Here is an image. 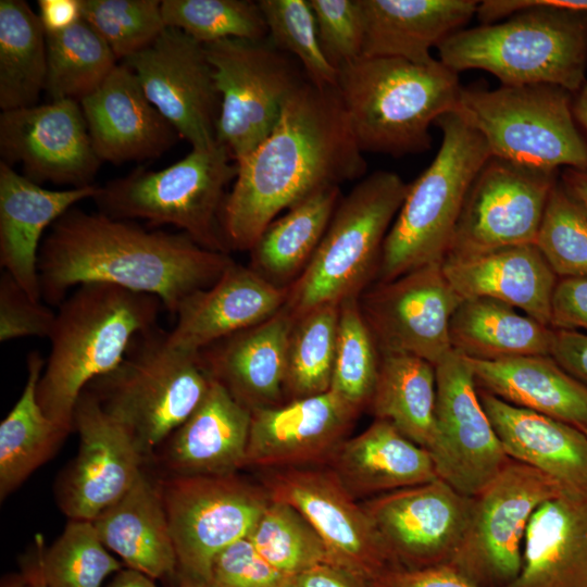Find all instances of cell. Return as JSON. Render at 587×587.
Wrapping results in <instances>:
<instances>
[{
	"label": "cell",
	"mask_w": 587,
	"mask_h": 587,
	"mask_svg": "<svg viewBox=\"0 0 587 587\" xmlns=\"http://www.w3.org/2000/svg\"><path fill=\"white\" fill-rule=\"evenodd\" d=\"M22 571H24L29 576V578L33 582L34 587H47L42 583V580L40 579V577L37 574L36 570L33 567V565L28 561L25 562V564L23 565Z\"/></svg>",
	"instance_id": "obj_61"
},
{
	"label": "cell",
	"mask_w": 587,
	"mask_h": 587,
	"mask_svg": "<svg viewBox=\"0 0 587 587\" xmlns=\"http://www.w3.org/2000/svg\"><path fill=\"white\" fill-rule=\"evenodd\" d=\"M476 15L479 26L437 47L452 71L478 68L502 86L549 84L573 95L587 83V12L558 0H486Z\"/></svg>",
	"instance_id": "obj_3"
},
{
	"label": "cell",
	"mask_w": 587,
	"mask_h": 587,
	"mask_svg": "<svg viewBox=\"0 0 587 587\" xmlns=\"http://www.w3.org/2000/svg\"><path fill=\"white\" fill-rule=\"evenodd\" d=\"M250 424L251 411L213 378L200 404L161 445V459L171 475L235 474L245 467Z\"/></svg>",
	"instance_id": "obj_28"
},
{
	"label": "cell",
	"mask_w": 587,
	"mask_h": 587,
	"mask_svg": "<svg viewBox=\"0 0 587 587\" xmlns=\"http://www.w3.org/2000/svg\"><path fill=\"white\" fill-rule=\"evenodd\" d=\"M507 587H587V496L564 492L534 511Z\"/></svg>",
	"instance_id": "obj_31"
},
{
	"label": "cell",
	"mask_w": 587,
	"mask_h": 587,
	"mask_svg": "<svg viewBox=\"0 0 587 587\" xmlns=\"http://www.w3.org/2000/svg\"><path fill=\"white\" fill-rule=\"evenodd\" d=\"M46 76V32L39 15L24 0H1V110L36 105L45 90Z\"/></svg>",
	"instance_id": "obj_39"
},
{
	"label": "cell",
	"mask_w": 587,
	"mask_h": 587,
	"mask_svg": "<svg viewBox=\"0 0 587 587\" xmlns=\"http://www.w3.org/2000/svg\"><path fill=\"white\" fill-rule=\"evenodd\" d=\"M551 357L587 386V333L553 328Z\"/></svg>",
	"instance_id": "obj_54"
},
{
	"label": "cell",
	"mask_w": 587,
	"mask_h": 587,
	"mask_svg": "<svg viewBox=\"0 0 587 587\" xmlns=\"http://www.w3.org/2000/svg\"><path fill=\"white\" fill-rule=\"evenodd\" d=\"M292 575L267 563L247 538L224 549L214 560L205 587H290Z\"/></svg>",
	"instance_id": "obj_50"
},
{
	"label": "cell",
	"mask_w": 587,
	"mask_h": 587,
	"mask_svg": "<svg viewBox=\"0 0 587 587\" xmlns=\"http://www.w3.org/2000/svg\"><path fill=\"white\" fill-rule=\"evenodd\" d=\"M161 12L165 26L178 28L202 45L268 36L258 1L162 0Z\"/></svg>",
	"instance_id": "obj_45"
},
{
	"label": "cell",
	"mask_w": 587,
	"mask_h": 587,
	"mask_svg": "<svg viewBox=\"0 0 587 587\" xmlns=\"http://www.w3.org/2000/svg\"><path fill=\"white\" fill-rule=\"evenodd\" d=\"M408 186L394 172L376 171L341 197L313 257L288 287L285 307L294 319L360 297L370 286Z\"/></svg>",
	"instance_id": "obj_8"
},
{
	"label": "cell",
	"mask_w": 587,
	"mask_h": 587,
	"mask_svg": "<svg viewBox=\"0 0 587 587\" xmlns=\"http://www.w3.org/2000/svg\"><path fill=\"white\" fill-rule=\"evenodd\" d=\"M248 539L267 563L288 575L328 562L314 528L294 507L280 501L271 499Z\"/></svg>",
	"instance_id": "obj_44"
},
{
	"label": "cell",
	"mask_w": 587,
	"mask_h": 587,
	"mask_svg": "<svg viewBox=\"0 0 587 587\" xmlns=\"http://www.w3.org/2000/svg\"><path fill=\"white\" fill-rule=\"evenodd\" d=\"M108 587H158L151 577L132 570L122 569L116 572Z\"/></svg>",
	"instance_id": "obj_58"
},
{
	"label": "cell",
	"mask_w": 587,
	"mask_h": 587,
	"mask_svg": "<svg viewBox=\"0 0 587 587\" xmlns=\"http://www.w3.org/2000/svg\"><path fill=\"white\" fill-rule=\"evenodd\" d=\"M176 557L177 580L207 585L215 558L247 538L271 501L263 486L227 475H170L158 484Z\"/></svg>",
	"instance_id": "obj_12"
},
{
	"label": "cell",
	"mask_w": 587,
	"mask_h": 587,
	"mask_svg": "<svg viewBox=\"0 0 587 587\" xmlns=\"http://www.w3.org/2000/svg\"><path fill=\"white\" fill-rule=\"evenodd\" d=\"M79 104L101 162L121 164L158 158L180 138L124 63L117 64Z\"/></svg>",
	"instance_id": "obj_23"
},
{
	"label": "cell",
	"mask_w": 587,
	"mask_h": 587,
	"mask_svg": "<svg viewBox=\"0 0 587 587\" xmlns=\"http://www.w3.org/2000/svg\"><path fill=\"white\" fill-rule=\"evenodd\" d=\"M203 47L221 98L216 140L238 162L268 137L289 97L309 79L268 37L225 38Z\"/></svg>",
	"instance_id": "obj_11"
},
{
	"label": "cell",
	"mask_w": 587,
	"mask_h": 587,
	"mask_svg": "<svg viewBox=\"0 0 587 587\" xmlns=\"http://www.w3.org/2000/svg\"><path fill=\"white\" fill-rule=\"evenodd\" d=\"M43 367L39 352H29L24 390L0 424L1 500L46 463L68 434L46 415L38 402L37 386Z\"/></svg>",
	"instance_id": "obj_38"
},
{
	"label": "cell",
	"mask_w": 587,
	"mask_h": 587,
	"mask_svg": "<svg viewBox=\"0 0 587 587\" xmlns=\"http://www.w3.org/2000/svg\"><path fill=\"white\" fill-rule=\"evenodd\" d=\"M585 433L587 434V430Z\"/></svg>",
	"instance_id": "obj_63"
},
{
	"label": "cell",
	"mask_w": 587,
	"mask_h": 587,
	"mask_svg": "<svg viewBox=\"0 0 587 587\" xmlns=\"http://www.w3.org/2000/svg\"><path fill=\"white\" fill-rule=\"evenodd\" d=\"M290 587H374L373 582L324 562L291 576Z\"/></svg>",
	"instance_id": "obj_55"
},
{
	"label": "cell",
	"mask_w": 587,
	"mask_h": 587,
	"mask_svg": "<svg viewBox=\"0 0 587 587\" xmlns=\"http://www.w3.org/2000/svg\"><path fill=\"white\" fill-rule=\"evenodd\" d=\"M294 322L284 307L266 321L200 351L213 377L250 411L284 403Z\"/></svg>",
	"instance_id": "obj_26"
},
{
	"label": "cell",
	"mask_w": 587,
	"mask_h": 587,
	"mask_svg": "<svg viewBox=\"0 0 587 587\" xmlns=\"http://www.w3.org/2000/svg\"><path fill=\"white\" fill-rule=\"evenodd\" d=\"M414 444L430 448L436 427V371L405 353H379L376 385L367 407Z\"/></svg>",
	"instance_id": "obj_37"
},
{
	"label": "cell",
	"mask_w": 587,
	"mask_h": 587,
	"mask_svg": "<svg viewBox=\"0 0 587 587\" xmlns=\"http://www.w3.org/2000/svg\"><path fill=\"white\" fill-rule=\"evenodd\" d=\"M465 359L480 389L510 404L587 430V386L551 355L498 361Z\"/></svg>",
	"instance_id": "obj_34"
},
{
	"label": "cell",
	"mask_w": 587,
	"mask_h": 587,
	"mask_svg": "<svg viewBox=\"0 0 587 587\" xmlns=\"http://www.w3.org/2000/svg\"><path fill=\"white\" fill-rule=\"evenodd\" d=\"M339 304L327 303L295 319L288 342L286 396L307 398L330 389Z\"/></svg>",
	"instance_id": "obj_42"
},
{
	"label": "cell",
	"mask_w": 587,
	"mask_h": 587,
	"mask_svg": "<svg viewBox=\"0 0 587 587\" xmlns=\"http://www.w3.org/2000/svg\"><path fill=\"white\" fill-rule=\"evenodd\" d=\"M374 587H476L448 564L423 569L390 567L373 580Z\"/></svg>",
	"instance_id": "obj_53"
},
{
	"label": "cell",
	"mask_w": 587,
	"mask_h": 587,
	"mask_svg": "<svg viewBox=\"0 0 587 587\" xmlns=\"http://www.w3.org/2000/svg\"><path fill=\"white\" fill-rule=\"evenodd\" d=\"M236 164L222 226L228 249L237 251H250L283 211L366 170L337 88L310 80L289 97L268 137Z\"/></svg>",
	"instance_id": "obj_1"
},
{
	"label": "cell",
	"mask_w": 587,
	"mask_h": 587,
	"mask_svg": "<svg viewBox=\"0 0 587 587\" xmlns=\"http://www.w3.org/2000/svg\"><path fill=\"white\" fill-rule=\"evenodd\" d=\"M379 351L362 315L359 297L339 304L330 390L362 412L376 385Z\"/></svg>",
	"instance_id": "obj_43"
},
{
	"label": "cell",
	"mask_w": 587,
	"mask_h": 587,
	"mask_svg": "<svg viewBox=\"0 0 587 587\" xmlns=\"http://www.w3.org/2000/svg\"><path fill=\"white\" fill-rule=\"evenodd\" d=\"M475 0H360L364 39L361 58L434 62L430 48L463 29L476 14Z\"/></svg>",
	"instance_id": "obj_30"
},
{
	"label": "cell",
	"mask_w": 587,
	"mask_h": 587,
	"mask_svg": "<svg viewBox=\"0 0 587 587\" xmlns=\"http://www.w3.org/2000/svg\"><path fill=\"white\" fill-rule=\"evenodd\" d=\"M462 300L441 264H429L376 282L359 304L379 353L411 354L436 366L452 350L450 320Z\"/></svg>",
	"instance_id": "obj_18"
},
{
	"label": "cell",
	"mask_w": 587,
	"mask_h": 587,
	"mask_svg": "<svg viewBox=\"0 0 587 587\" xmlns=\"http://www.w3.org/2000/svg\"><path fill=\"white\" fill-rule=\"evenodd\" d=\"M327 466L354 498L438 478L429 452L383 420H375L362 433L345 440Z\"/></svg>",
	"instance_id": "obj_32"
},
{
	"label": "cell",
	"mask_w": 587,
	"mask_h": 587,
	"mask_svg": "<svg viewBox=\"0 0 587 587\" xmlns=\"http://www.w3.org/2000/svg\"><path fill=\"white\" fill-rule=\"evenodd\" d=\"M0 154L20 164L28 179L80 188L92 185L101 161L97 157L78 101L2 111Z\"/></svg>",
	"instance_id": "obj_21"
},
{
	"label": "cell",
	"mask_w": 587,
	"mask_h": 587,
	"mask_svg": "<svg viewBox=\"0 0 587 587\" xmlns=\"http://www.w3.org/2000/svg\"><path fill=\"white\" fill-rule=\"evenodd\" d=\"M79 448L58 486L70 520L95 521L117 502L140 475L145 455L132 433L84 390L73 414Z\"/></svg>",
	"instance_id": "obj_20"
},
{
	"label": "cell",
	"mask_w": 587,
	"mask_h": 587,
	"mask_svg": "<svg viewBox=\"0 0 587 587\" xmlns=\"http://www.w3.org/2000/svg\"><path fill=\"white\" fill-rule=\"evenodd\" d=\"M233 262L182 232L148 230L73 207L42 239L38 276L50 305L59 307L72 287L105 283L152 295L175 315L187 297L212 286Z\"/></svg>",
	"instance_id": "obj_2"
},
{
	"label": "cell",
	"mask_w": 587,
	"mask_h": 587,
	"mask_svg": "<svg viewBox=\"0 0 587 587\" xmlns=\"http://www.w3.org/2000/svg\"><path fill=\"white\" fill-rule=\"evenodd\" d=\"M213 378L201 352L171 347L155 327L139 335L123 361L85 390L132 433L147 458L190 416Z\"/></svg>",
	"instance_id": "obj_7"
},
{
	"label": "cell",
	"mask_w": 587,
	"mask_h": 587,
	"mask_svg": "<svg viewBox=\"0 0 587 587\" xmlns=\"http://www.w3.org/2000/svg\"><path fill=\"white\" fill-rule=\"evenodd\" d=\"M50 101L80 102L92 93L117 65L116 57L99 33L82 16L71 26L46 33Z\"/></svg>",
	"instance_id": "obj_40"
},
{
	"label": "cell",
	"mask_w": 587,
	"mask_h": 587,
	"mask_svg": "<svg viewBox=\"0 0 587 587\" xmlns=\"http://www.w3.org/2000/svg\"><path fill=\"white\" fill-rule=\"evenodd\" d=\"M560 171L490 157L466 196L446 257H466L536 241Z\"/></svg>",
	"instance_id": "obj_16"
},
{
	"label": "cell",
	"mask_w": 587,
	"mask_h": 587,
	"mask_svg": "<svg viewBox=\"0 0 587 587\" xmlns=\"http://www.w3.org/2000/svg\"><path fill=\"white\" fill-rule=\"evenodd\" d=\"M220 142L192 149L160 171L138 167L108 182L93 198L99 212L118 220L172 225L204 249L228 253L222 214L237 164Z\"/></svg>",
	"instance_id": "obj_9"
},
{
	"label": "cell",
	"mask_w": 587,
	"mask_h": 587,
	"mask_svg": "<svg viewBox=\"0 0 587 587\" xmlns=\"http://www.w3.org/2000/svg\"><path fill=\"white\" fill-rule=\"evenodd\" d=\"M92 524L126 567L152 579L177 578V557L158 489L142 471L129 490Z\"/></svg>",
	"instance_id": "obj_33"
},
{
	"label": "cell",
	"mask_w": 587,
	"mask_h": 587,
	"mask_svg": "<svg viewBox=\"0 0 587 587\" xmlns=\"http://www.w3.org/2000/svg\"><path fill=\"white\" fill-rule=\"evenodd\" d=\"M0 587H34L29 576L24 572L3 576Z\"/></svg>",
	"instance_id": "obj_60"
},
{
	"label": "cell",
	"mask_w": 587,
	"mask_h": 587,
	"mask_svg": "<svg viewBox=\"0 0 587 587\" xmlns=\"http://www.w3.org/2000/svg\"><path fill=\"white\" fill-rule=\"evenodd\" d=\"M340 199L338 186L326 187L276 217L251 248L250 266L272 284L288 288L313 257Z\"/></svg>",
	"instance_id": "obj_36"
},
{
	"label": "cell",
	"mask_w": 587,
	"mask_h": 587,
	"mask_svg": "<svg viewBox=\"0 0 587 587\" xmlns=\"http://www.w3.org/2000/svg\"><path fill=\"white\" fill-rule=\"evenodd\" d=\"M560 182L564 189L587 212V168H562Z\"/></svg>",
	"instance_id": "obj_57"
},
{
	"label": "cell",
	"mask_w": 587,
	"mask_h": 587,
	"mask_svg": "<svg viewBox=\"0 0 587 587\" xmlns=\"http://www.w3.org/2000/svg\"><path fill=\"white\" fill-rule=\"evenodd\" d=\"M319 41L337 71L362 57L364 25L360 0H309Z\"/></svg>",
	"instance_id": "obj_49"
},
{
	"label": "cell",
	"mask_w": 587,
	"mask_h": 587,
	"mask_svg": "<svg viewBox=\"0 0 587 587\" xmlns=\"http://www.w3.org/2000/svg\"><path fill=\"white\" fill-rule=\"evenodd\" d=\"M27 561L47 587H101L121 562L112 557L90 521L70 520L47 549L40 534Z\"/></svg>",
	"instance_id": "obj_41"
},
{
	"label": "cell",
	"mask_w": 587,
	"mask_h": 587,
	"mask_svg": "<svg viewBox=\"0 0 587 587\" xmlns=\"http://www.w3.org/2000/svg\"><path fill=\"white\" fill-rule=\"evenodd\" d=\"M80 16L123 61L151 45L166 27L159 0H78Z\"/></svg>",
	"instance_id": "obj_48"
},
{
	"label": "cell",
	"mask_w": 587,
	"mask_h": 587,
	"mask_svg": "<svg viewBox=\"0 0 587 587\" xmlns=\"http://www.w3.org/2000/svg\"><path fill=\"white\" fill-rule=\"evenodd\" d=\"M337 90L359 149L401 157L430 148L429 127L457 111L462 87L439 60L360 58L338 70Z\"/></svg>",
	"instance_id": "obj_5"
},
{
	"label": "cell",
	"mask_w": 587,
	"mask_h": 587,
	"mask_svg": "<svg viewBox=\"0 0 587 587\" xmlns=\"http://www.w3.org/2000/svg\"><path fill=\"white\" fill-rule=\"evenodd\" d=\"M268 39L295 58L308 79L321 88H337L338 71L321 48L309 0H259Z\"/></svg>",
	"instance_id": "obj_46"
},
{
	"label": "cell",
	"mask_w": 587,
	"mask_h": 587,
	"mask_svg": "<svg viewBox=\"0 0 587 587\" xmlns=\"http://www.w3.org/2000/svg\"><path fill=\"white\" fill-rule=\"evenodd\" d=\"M442 272L462 299L490 298L550 326L558 276L534 243L446 257Z\"/></svg>",
	"instance_id": "obj_27"
},
{
	"label": "cell",
	"mask_w": 587,
	"mask_h": 587,
	"mask_svg": "<svg viewBox=\"0 0 587 587\" xmlns=\"http://www.w3.org/2000/svg\"><path fill=\"white\" fill-rule=\"evenodd\" d=\"M566 491L555 479L510 460L474 497L466 536L448 564L476 587H507L519 576L529 519L546 500Z\"/></svg>",
	"instance_id": "obj_13"
},
{
	"label": "cell",
	"mask_w": 587,
	"mask_h": 587,
	"mask_svg": "<svg viewBox=\"0 0 587 587\" xmlns=\"http://www.w3.org/2000/svg\"><path fill=\"white\" fill-rule=\"evenodd\" d=\"M333 390L251 411L246 466L264 470L327 465L359 414Z\"/></svg>",
	"instance_id": "obj_22"
},
{
	"label": "cell",
	"mask_w": 587,
	"mask_h": 587,
	"mask_svg": "<svg viewBox=\"0 0 587 587\" xmlns=\"http://www.w3.org/2000/svg\"><path fill=\"white\" fill-rule=\"evenodd\" d=\"M123 63L135 73L150 103L192 149L217 142L221 98L202 43L166 26L151 45Z\"/></svg>",
	"instance_id": "obj_17"
},
{
	"label": "cell",
	"mask_w": 587,
	"mask_h": 587,
	"mask_svg": "<svg viewBox=\"0 0 587 587\" xmlns=\"http://www.w3.org/2000/svg\"><path fill=\"white\" fill-rule=\"evenodd\" d=\"M38 8L46 33L62 30L80 17L78 0H39Z\"/></svg>",
	"instance_id": "obj_56"
},
{
	"label": "cell",
	"mask_w": 587,
	"mask_h": 587,
	"mask_svg": "<svg viewBox=\"0 0 587 587\" xmlns=\"http://www.w3.org/2000/svg\"><path fill=\"white\" fill-rule=\"evenodd\" d=\"M162 302L112 284L76 287L59 305L51 349L37 386L46 415L70 434L78 398L115 369L133 341L157 327Z\"/></svg>",
	"instance_id": "obj_4"
},
{
	"label": "cell",
	"mask_w": 587,
	"mask_h": 587,
	"mask_svg": "<svg viewBox=\"0 0 587 587\" xmlns=\"http://www.w3.org/2000/svg\"><path fill=\"white\" fill-rule=\"evenodd\" d=\"M478 397L512 460L555 479L566 491L587 496V434L565 422L510 404L479 389Z\"/></svg>",
	"instance_id": "obj_29"
},
{
	"label": "cell",
	"mask_w": 587,
	"mask_h": 587,
	"mask_svg": "<svg viewBox=\"0 0 587 587\" xmlns=\"http://www.w3.org/2000/svg\"><path fill=\"white\" fill-rule=\"evenodd\" d=\"M575 121L587 134V83L573 96Z\"/></svg>",
	"instance_id": "obj_59"
},
{
	"label": "cell",
	"mask_w": 587,
	"mask_h": 587,
	"mask_svg": "<svg viewBox=\"0 0 587 587\" xmlns=\"http://www.w3.org/2000/svg\"><path fill=\"white\" fill-rule=\"evenodd\" d=\"M550 326L587 333V277L558 279Z\"/></svg>",
	"instance_id": "obj_52"
},
{
	"label": "cell",
	"mask_w": 587,
	"mask_h": 587,
	"mask_svg": "<svg viewBox=\"0 0 587 587\" xmlns=\"http://www.w3.org/2000/svg\"><path fill=\"white\" fill-rule=\"evenodd\" d=\"M287 292L251 266L233 262L212 286L182 302L166 341L176 349L200 352L272 317L285 307Z\"/></svg>",
	"instance_id": "obj_24"
},
{
	"label": "cell",
	"mask_w": 587,
	"mask_h": 587,
	"mask_svg": "<svg viewBox=\"0 0 587 587\" xmlns=\"http://www.w3.org/2000/svg\"><path fill=\"white\" fill-rule=\"evenodd\" d=\"M573 96L549 84L462 88L457 112L483 136L491 157L548 171L587 168Z\"/></svg>",
	"instance_id": "obj_10"
},
{
	"label": "cell",
	"mask_w": 587,
	"mask_h": 587,
	"mask_svg": "<svg viewBox=\"0 0 587 587\" xmlns=\"http://www.w3.org/2000/svg\"><path fill=\"white\" fill-rule=\"evenodd\" d=\"M452 350L467 359L498 361L525 355H551L553 328L490 298L463 299L453 312Z\"/></svg>",
	"instance_id": "obj_35"
},
{
	"label": "cell",
	"mask_w": 587,
	"mask_h": 587,
	"mask_svg": "<svg viewBox=\"0 0 587 587\" xmlns=\"http://www.w3.org/2000/svg\"><path fill=\"white\" fill-rule=\"evenodd\" d=\"M99 190L96 185L46 189L0 161V265L32 299H42L38 258L43 232Z\"/></svg>",
	"instance_id": "obj_25"
},
{
	"label": "cell",
	"mask_w": 587,
	"mask_h": 587,
	"mask_svg": "<svg viewBox=\"0 0 587 587\" xmlns=\"http://www.w3.org/2000/svg\"><path fill=\"white\" fill-rule=\"evenodd\" d=\"M474 497L440 478L383 495L363 503L395 566L449 564L466 536Z\"/></svg>",
	"instance_id": "obj_19"
},
{
	"label": "cell",
	"mask_w": 587,
	"mask_h": 587,
	"mask_svg": "<svg viewBox=\"0 0 587 587\" xmlns=\"http://www.w3.org/2000/svg\"><path fill=\"white\" fill-rule=\"evenodd\" d=\"M176 587H205L202 584H198L188 579H178Z\"/></svg>",
	"instance_id": "obj_62"
},
{
	"label": "cell",
	"mask_w": 587,
	"mask_h": 587,
	"mask_svg": "<svg viewBox=\"0 0 587 587\" xmlns=\"http://www.w3.org/2000/svg\"><path fill=\"white\" fill-rule=\"evenodd\" d=\"M57 313L32 299L5 272L0 277V341L23 337L49 338Z\"/></svg>",
	"instance_id": "obj_51"
},
{
	"label": "cell",
	"mask_w": 587,
	"mask_h": 587,
	"mask_svg": "<svg viewBox=\"0 0 587 587\" xmlns=\"http://www.w3.org/2000/svg\"><path fill=\"white\" fill-rule=\"evenodd\" d=\"M262 486L294 507L325 545L328 563L374 580L395 567L362 504L327 465L270 470Z\"/></svg>",
	"instance_id": "obj_15"
},
{
	"label": "cell",
	"mask_w": 587,
	"mask_h": 587,
	"mask_svg": "<svg viewBox=\"0 0 587 587\" xmlns=\"http://www.w3.org/2000/svg\"><path fill=\"white\" fill-rule=\"evenodd\" d=\"M434 125L442 135L439 150L408 186L384 241L376 282L442 263L470 188L491 157L483 136L457 111L441 115Z\"/></svg>",
	"instance_id": "obj_6"
},
{
	"label": "cell",
	"mask_w": 587,
	"mask_h": 587,
	"mask_svg": "<svg viewBox=\"0 0 587 587\" xmlns=\"http://www.w3.org/2000/svg\"><path fill=\"white\" fill-rule=\"evenodd\" d=\"M435 471L460 494L477 496L511 460L478 397L467 360L451 350L436 366Z\"/></svg>",
	"instance_id": "obj_14"
},
{
	"label": "cell",
	"mask_w": 587,
	"mask_h": 587,
	"mask_svg": "<svg viewBox=\"0 0 587 587\" xmlns=\"http://www.w3.org/2000/svg\"><path fill=\"white\" fill-rule=\"evenodd\" d=\"M535 245L558 278L587 277V212L560 178L550 192Z\"/></svg>",
	"instance_id": "obj_47"
}]
</instances>
